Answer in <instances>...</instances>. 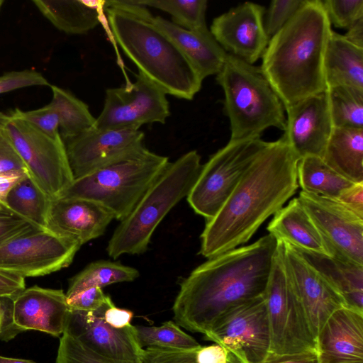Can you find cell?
I'll list each match as a JSON object with an SVG mask.
<instances>
[{
    "label": "cell",
    "mask_w": 363,
    "mask_h": 363,
    "mask_svg": "<svg viewBox=\"0 0 363 363\" xmlns=\"http://www.w3.org/2000/svg\"><path fill=\"white\" fill-rule=\"evenodd\" d=\"M277 247L269 234L198 266L180 284L172 307L175 323L204 335L230 309L263 296Z\"/></svg>",
    "instance_id": "6da1fadb"
},
{
    "label": "cell",
    "mask_w": 363,
    "mask_h": 363,
    "mask_svg": "<svg viewBox=\"0 0 363 363\" xmlns=\"http://www.w3.org/2000/svg\"><path fill=\"white\" fill-rule=\"evenodd\" d=\"M16 113L30 125L52 138L60 135V121L54 106L48 104L30 111L15 108Z\"/></svg>",
    "instance_id": "74e56055"
},
{
    "label": "cell",
    "mask_w": 363,
    "mask_h": 363,
    "mask_svg": "<svg viewBox=\"0 0 363 363\" xmlns=\"http://www.w3.org/2000/svg\"><path fill=\"white\" fill-rule=\"evenodd\" d=\"M217 83L224 92L230 140L259 138L267 128H286L284 107L259 67L227 54Z\"/></svg>",
    "instance_id": "8992f818"
},
{
    "label": "cell",
    "mask_w": 363,
    "mask_h": 363,
    "mask_svg": "<svg viewBox=\"0 0 363 363\" xmlns=\"http://www.w3.org/2000/svg\"><path fill=\"white\" fill-rule=\"evenodd\" d=\"M330 24L347 29L363 18V0L321 1Z\"/></svg>",
    "instance_id": "d590c367"
},
{
    "label": "cell",
    "mask_w": 363,
    "mask_h": 363,
    "mask_svg": "<svg viewBox=\"0 0 363 363\" xmlns=\"http://www.w3.org/2000/svg\"><path fill=\"white\" fill-rule=\"evenodd\" d=\"M135 328L138 342L143 349L157 347L197 350L201 347L193 337L172 320L164 322L160 326L135 325Z\"/></svg>",
    "instance_id": "836d02e7"
},
{
    "label": "cell",
    "mask_w": 363,
    "mask_h": 363,
    "mask_svg": "<svg viewBox=\"0 0 363 363\" xmlns=\"http://www.w3.org/2000/svg\"><path fill=\"white\" fill-rule=\"evenodd\" d=\"M35 86L50 84L41 73L33 69L11 71L0 75V94Z\"/></svg>",
    "instance_id": "f35d334b"
},
{
    "label": "cell",
    "mask_w": 363,
    "mask_h": 363,
    "mask_svg": "<svg viewBox=\"0 0 363 363\" xmlns=\"http://www.w3.org/2000/svg\"><path fill=\"white\" fill-rule=\"evenodd\" d=\"M332 31L320 0H306L273 37L260 67L284 108L327 90L324 57Z\"/></svg>",
    "instance_id": "3957f363"
},
{
    "label": "cell",
    "mask_w": 363,
    "mask_h": 363,
    "mask_svg": "<svg viewBox=\"0 0 363 363\" xmlns=\"http://www.w3.org/2000/svg\"><path fill=\"white\" fill-rule=\"evenodd\" d=\"M202 166L201 157L196 150L169 162L130 213L120 221L109 240L108 255L116 259L123 255L144 253L160 222L188 196Z\"/></svg>",
    "instance_id": "5b68a950"
},
{
    "label": "cell",
    "mask_w": 363,
    "mask_h": 363,
    "mask_svg": "<svg viewBox=\"0 0 363 363\" xmlns=\"http://www.w3.org/2000/svg\"><path fill=\"white\" fill-rule=\"evenodd\" d=\"M106 9L115 40L139 72L167 94L191 100L203 80L175 43L152 23V18Z\"/></svg>",
    "instance_id": "277c9868"
},
{
    "label": "cell",
    "mask_w": 363,
    "mask_h": 363,
    "mask_svg": "<svg viewBox=\"0 0 363 363\" xmlns=\"http://www.w3.org/2000/svg\"><path fill=\"white\" fill-rule=\"evenodd\" d=\"M294 247L340 294L346 307L363 313V266Z\"/></svg>",
    "instance_id": "cb8c5ba5"
},
{
    "label": "cell",
    "mask_w": 363,
    "mask_h": 363,
    "mask_svg": "<svg viewBox=\"0 0 363 363\" xmlns=\"http://www.w3.org/2000/svg\"><path fill=\"white\" fill-rule=\"evenodd\" d=\"M269 142L260 138L229 140L203 164L187 201L206 220L213 218Z\"/></svg>",
    "instance_id": "9c48e42d"
},
{
    "label": "cell",
    "mask_w": 363,
    "mask_h": 363,
    "mask_svg": "<svg viewBox=\"0 0 363 363\" xmlns=\"http://www.w3.org/2000/svg\"><path fill=\"white\" fill-rule=\"evenodd\" d=\"M247 363H262L270 350V333L263 296L238 305L220 317L204 334Z\"/></svg>",
    "instance_id": "5bb4252c"
},
{
    "label": "cell",
    "mask_w": 363,
    "mask_h": 363,
    "mask_svg": "<svg viewBox=\"0 0 363 363\" xmlns=\"http://www.w3.org/2000/svg\"><path fill=\"white\" fill-rule=\"evenodd\" d=\"M52 100L60 121V133L62 140L72 138L95 127L96 118L88 106L67 90L55 85L50 86Z\"/></svg>",
    "instance_id": "1f68e13d"
},
{
    "label": "cell",
    "mask_w": 363,
    "mask_h": 363,
    "mask_svg": "<svg viewBox=\"0 0 363 363\" xmlns=\"http://www.w3.org/2000/svg\"><path fill=\"white\" fill-rule=\"evenodd\" d=\"M2 322L0 340L9 341L27 330L54 337L64 333L70 308L62 289L33 286L12 298H0Z\"/></svg>",
    "instance_id": "7c38bea8"
},
{
    "label": "cell",
    "mask_w": 363,
    "mask_h": 363,
    "mask_svg": "<svg viewBox=\"0 0 363 363\" xmlns=\"http://www.w3.org/2000/svg\"><path fill=\"white\" fill-rule=\"evenodd\" d=\"M144 136L140 130L94 127L62 140L74 179L140 151L145 147Z\"/></svg>",
    "instance_id": "2e32d148"
},
{
    "label": "cell",
    "mask_w": 363,
    "mask_h": 363,
    "mask_svg": "<svg viewBox=\"0 0 363 363\" xmlns=\"http://www.w3.org/2000/svg\"><path fill=\"white\" fill-rule=\"evenodd\" d=\"M0 125L33 181L52 199L60 197L74 177L61 136L52 138L21 118L15 109L0 112Z\"/></svg>",
    "instance_id": "ba28073f"
},
{
    "label": "cell",
    "mask_w": 363,
    "mask_h": 363,
    "mask_svg": "<svg viewBox=\"0 0 363 363\" xmlns=\"http://www.w3.org/2000/svg\"><path fill=\"white\" fill-rule=\"evenodd\" d=\"M327 94L334 128H363V91L334 86Z\"/></svg>",
    "instance_id": "d6a6232c"
},
{
    "label": "cell",
    "mask_w": 363,
    "mask_h": 363,
    "mask_svg": "<svg viewBox=\"0 0 363 363\" xmlns=\"http://www.w3.org/2000/svg\"><path fill=\"white\" fill-rule=\"evenodd\" d=\"M167 94L141 73L134 83L106 90L95 127L102 130H139L144 124L165 123L170 115Z\"/></svg>",
    "instance_id": "4fadbf2b"
},
{
    "label": "cell",
    "mask_w": 363,
    "mask_h": 363,
    "mask_svg": "<svg viewBox=\"0 0 363 363\" xmlns=\"http://www.w3.org/2000/svg\"><path fill=\"white\" fill-rule=\"evenodd\" d=\"M33 3L57 29L67 34H84L99 23V13L89 1L34 0Z\"/></svg>",
    "instance_id": "83f0119b"
},
{
    "label": "cell",
    "mask_w": 363,
    "mask_h": 363,
    "mask_svg": "<svg viewBox=\"0 0 363 363\" xmlns=\"http://www.w3.org/2000/svg\"><path fill=\"white\" fill-rule=\"evenodd\" d=\"M114 219L101 205L84 199H52L46 229L79 245L102 235Z\"/></svg>",
    "instance_id": "44dd1931"
},
{
    "label": "cell",
    "mask_w": 363,
    "mask_h": 363,
    "mask_svg": "<svg viewBox=\"0 0 363 363\" xmlns=\"http://www.w3.org/2000/svg\"><path fill=\"white\" fill-rule=\"evenodd\" d=\"M343 36L354 45L363 48V18L347 28Z\"/></svg>",
    "instance_id": "816d5d0a"
},
{
    "label": "cell",
    "mask_w": 363,
    "mask_h": 363,
    "mask_svg": "<svg viewBox=\"0 0 363 363\" xmlns=\"http://www.w3.org/2000/svg\"><path fill=\"white\" fill-rule=\"evenodd\" d=\"M228 351L218 344L201 347L196 351L197 363H225Z\"/></svg>",
    "instance_id": "f907efd6"
},
{
    "label": "cell",
    "mask_w": 363,
    "mask_h": 363,
    "mask_svg": "<svg viewBox=\"0 0 363 363\" xmlns=\"http://www.w3.org/2000/svg\"><path fill=\"white\" fill-rule=\"evenodd\" d=\"M2 315H3L2 308H1V305L0 303V329H1V322H2Z\"/></svg>",
    "instance_id": "11a10c76"
},
{
    "label": "cell",
    "mask_w": 363,
    "mask_h": 363,
    "mask_svg": "<svg viewBox=\"0 0 363 363\" xmlns=\"http://www.w3.org/2000/svg\"><path fill=\"white\" fill-rule=\"evenodd\" d=\"M197 350L147 347L143 349L142 363H197Z\"/></svg>",
    "instance_id": "b9f144b4"
},
{
    "label": "cell",
    "mask_w": 363,
    "mask_h": 363,
    "mask_svg": "<svg viewBox=\"0 0 363 363\" xmlns=\"http://www.w3.org/2000/svg\"><path fill=\"white\" fill-rule=\"evenodd\" d=\"M25 286V279L0 271V298H12Z\"/></svg>",
    "instance_id": "c3c4849f"
},
{
    "label": "cell",
    "mask_w": 363,
    "mask_h": 363,
    "mask_svg": "<svg viewBox=\"0 0 363 363\" xmlns=\"http://www.w3.org/2000/svg\"><path fill=\"white\" fill-rule=\"evenodd\" d=\"M262 363H318L315 351H304L289 354L269 352Z\"/></svg>",
    "instance_id": "bcb514c9"
},
{
    "label": "cell",
    "mask_w": 363,
    "mask_h": 363,
    "mask_svg": "<svg viewBox=\"0 0 363 363\" xmlns=\"http://www.w3.org/2000/svg\"><path fill=\"white\" fill-rule=\"evenodd\" d=\"M335 200L363 217V182L354 183L345 189Z\"/></svg>",
    "instance_id": "f6af8a7d"
},
{
    "label": "cell",
    "mask_w": 363,
    "mask_h": 363,
    "mask_svg": "<svg viewBox=\"0 0 363 363\" xmlns=\"http://www.w3.org/2000/svg\"><path fill=\"white\" fill-rule=\"evenodd\" d=\"M133 316V313L131 311L119 308L113 304L104 311L101 317L111 326L123 328L131 325Z\"/></svg>",
    "instance_id": "681fc988"
},
{
    "label": "cell",
    "mask_w": 363,
    "mask_h": 363,
    "mask_svg": "<svg viewBox=\"0 0 363 363\" xmlns=\"http://www.w3.org/2000/svg\"><path fill=\"white\" fill-rule=\"evenodd\" d=\"M0 363H37V362L32 361V360H29V359L9 357H4V356L0 355Z\"/></svg>",
    "instance_id": "f5cc1de1"
},
{
    "label": "cell",
    "mask_w": 363,
    "mask_h": 363,
    "mask_svg": "<svg viewBox=\"0 0 363 363\" xmlns=\"http://www.w3.org/2000/svg\"><path fill=\"white\" fill-rule=\"evenodd\" d=\"M64 333L105 363H142L135 325L116 328L93 312L70 309Z\"/></svg>",
    "instance_id": "e0dca14e"
},
{
    "label": "cell",
    "mask_w": 363,
    "mask_h": 363,
    "mask_svg": "<svg viewBox=\"0 0 363 363\" xmlns=\"http://www.w3.org/2000/svg\"><path fill=\"white\" fill-rule=\"evenodd\" d=\"M327 89L347 86L363 91V48L332 30L324 57Z\"/></svg>",
    "instance_id": "484cf974"
},
{
    "label": "cell",
    "mask_w": 363,
    "mask_h": 363,
    "mask_svg": "<svg viewBox=\"0 0 363 363\" xmlns=\"http://www.w3.org/2000/svg\"><path fill=\"white\" fill-rule=\"evenodd\" d=\"M139 275L135 268L118 262L95 261L70 279L66 297L93 287L101 289L112 284L133 281Z\"/></svg>",
    "instance_id": "4dcf8cb0"
},
{
    "label": "cell",
    "mask_w": 363,
    "mask_h": 363,
    "mask_svg": "<svg viewBox=\"0 0 363 363\" xmlns=\"http://www.w3.org/2000/svg\"><path fill=\"white\" fill-rule=\"evenodd\" d=\"M318 363H363V313L342 307L315 338Z\"/></svg>",
    "instance_id": "7402d4cb"
},
{
    "label": "cell",
    "mask_w": 363,
    "mask_h": 363,
    "mask_svg": "<svg viewBox=\"0 0 363 363\" xmlns=\"http://www.w3.org/2000/svg\"><path fill=\"white\" fill-rule=\"evenodd\" d=\"M297 180L302 191L331 199H336L343 190L354 184L333 170L321 157L315 156L299 160Z\"/></svg>",
    "instance_id": "f1b7e54d"
},
{
    "label": "cell",
    "mask_w": 363,
    "mask_h": 363,
    "mask_svg": "<svg viewBox=\"0 0 363 363\" xmlns=\"http://www.w3.org/2000/svg\"><path fill=\"white\" fill-rule=\"evenodd\" d=\"M286 128L282 135L301 159L321 157L333 133L327 90L284 108Z\"/></svg>",
    "instance_id": "ffe728a7"
},
{
    "label": "cell",
    "mask_w": 363,
    "mask_h": 363,
    "mask_svg": "<svg viewBox=\"0 0 363 363\" xmlns=\"http://www.w3.org/2000/svg\"><path fill=\"white\" fill-rule=\"evenodd\" d=\"M52 199L27 174L11 190L7 197L10 211L33 226L46 229Z\"/></svg>",
    "instance_id": "f546056e"
},
{
    "label": "cell",
    "mask_w": 363,
    "mask_h": 363,
    "mask_svg": "<svg viewBox=\"0 0 363 363\" xmlns=\"http://www.w3.org/2000/svg\"><path fill=\"white\" fill-rule=\"evenodd\" d=\"M225 363H247L240 357L234 353L228 351V358Z\"/></svg>",
    "instance_id": "db71d44e"
},
{
    "label": "cell",
    "mask_w": 363,
    "mask_h": 363,
    "mask_svg": "<svg viewBox=\"0 0 363 363\" xmlns=\"http://www.w3.org/2000/svg\"><path fill=\"white\" fill-rule=\"evenodd\" d=\"M306 0H273L264 21L265 32L270 39L279 32L305 4Z\"/></svg>",
    "instance_id": "8d00e7d4"
},
{
    "label": "cell",
    "mask_w": 363,
    "mask_h": 363,
    "mask_svg": "<svg viewBox=\"0 0 363 363\" xmlns=\"http://www.w3.org/2000/svg\"><path fill=\"white\" fill-rule=\"evenodd\" d=\"M299 160L283 136L269 142L221 208L206 220L200 254L209 259L247 242L296 193Z\"/></svg>",
    "instance_id": "7a4b0ae2"
},
{
    "label": "cell",
    "mask_w": 363,
    "mask_h": 363,
    "mask_svg": "<svg viewBox=\"0 0 363 363\" xmlns=\"http://www.w3.org/2000/svg\"><path fill=\"white\" fill-rule=\"evenodd\" d=\"M285 270L316 336L328 318L346 307L342 298L289 242L277 239Z\"/></svg>",
    "instance_id": "ac0fdd59"
},
{
    "label": "cell",
    "mask_w": 363,
    "mask_h": 363,
    "mask_svg": "<svg viewBox=\"0 0 363 363\" xmlns=\"http://www.w3.org/2000/svg\"><path fill=\"white\" fill-rule=\"evenodd\" d=\"M27 174L26 171L0 172V208L9 210L7 197L11 190Z\"/></svg>",
    "instance_id": "7dc6e473"
},
{
    "label": "cell",
    "mask_w": 363,
    "mask_h": 363,
    "mask_svg": "<svg viewBox=\"0 0 363 363\" xmlns=\"http://www.w3.org/2000/svg\"><path fill=\"white\" fill-rule=\"evenodd\" d=\"M71 310L96 312L112 303L111 297L106 295L102 289L93 287L67 298Z\"/></svg>",
    "instance_id": "60d3db41"
},
{
    "label": "cell",
    "mask_w": 363,
    "mask_h": 363,
    "mask_svg": "<svg viewBox=\"0 0 363 363\" xmlns=\"http://www.w3.org/2000/svg\"><path fill=\"white\" fill-rule=\"evenodd\" d=\"M322 160L353 183L363 182V128H334Z\"/></svg>",
    "instance_id": "4316f807"
},
{
    "label": "cell",
    "mask_w": 363,
    "mask_h": 363,
    "mask_svg": "<svg viewBox=\"0 0 363 363\" xmlns=\"http://www.w3.org/2000/svg\"><path fill=\"white\" fill-rule=\"evenodd\" d=\"M31 225L10 211L0 208V244L27 230Z\"/></svg>",
    "instance_id": "ee69618b"
},
{
    "label": "cell",
    "mask_w": 363,
    "mask_h": 363,
    "mask_svg": "<svg viewBox=\"0 0 363 363\" xmlns=\"http://www.w3.org/2000/svg\"><path fill=\"white\" fill-rule=\"evenodd\" d=\"M152 22L175 43L202 80L220 71L228 53L208 28L189 30L160 16Z\"/></svg>",
    "instance_id": "603a6c76"
},
{
    "label": "cell",
    "mask_w": 363,
    "mask_h": 363,
    "mask_svg": "<svg viewBox=\"0 0 363 363\" xmlns=\"http://www.w3.org/2000/svg\"><path fill=\"white\" fill-rule=\"evenodd\" d=\"M169 162L168 157L145 147L74 179L60 197L94 201L109 211L114 219L121 221L130 213Z\"/></svg>",
    "instance_id": "52a82bcc"
},
{
    "label": "cell",
    "mask_w": 363,
    "mask_h": 363,
    "mask_svg": "<svg viewBox=\"0 0 363 363\" xmlns=\"http://www.w3.org/2000/svg\"><path fill=\"white\" fill-rule=\"evenodd\" d=\"M267 230L277 239L298 249L328 255L318 230L298 197L274 215Z\"/></svg>",
    "instance_id": "d4e9b609"
},
{
    "label": "cell",
    "mask_w": 363,
    "mask_h": 363,
    "mask_svg": "<svg viewBox=\"0 0 363 363\" xmlns=\"http://www.w3.org/2000/svg\"><path fill=\"white\" fill-rule=\"evenodd\" d=\"M298 199L318 230L328 255L363 266V217L335 199L303 191Z\"/></svg>",
    "instance_id": "9a60e30c"
},
{
    "label": "cell",
    "mask_w": 363,
    "mask_h": 363,
    "mask_svg": "<svg viewBox=\"0 0 363 363\" xmlns=\"http://www.w3.org/2000/svg\"><path fill=\"white\" fill-rule=\"evenodd\" d=\"M56 363H105L86 350L76 339L64 333L60 340Z\"/></svg>",
    "instance_id": "ab89813d"
},
{
    "label": "cell",
    "mask_w": 363,
    "mask_h": 363,
    "mask_svg": "<svg viewBox=\"0 0 363 363\" xmlns=\"http://www.w3.org/2000/svg\"><path fill=\"white\" fill-rule=\"evenodd\" d=\"M264 14V6L245 2L215 18L210 31L227 53L253 65L262 56L269 41Z\"/></svg>",
    "instance_id": "d6986e66"
},
{
    "label": "cell",
    "mask_w": 363,
    "mask_h": 363,
    "mask_svg": "<svg viewBox=\"0 0 363 363\" xmlns=\"http://www.w3.org/2000/svg\"><path fill=\"white\" fill-rule=\"evenodd\" d=\"M13 171L27 172V169L6 133L0 125V172Z\"/></svg>",
    "instance_id": "7bdbcfd3"
},
{
    "label": "cell",
    "mask_w": 363,
    "mask_h": 363,
    "mask_svg": "<svg viewBox=\"0 0 363 363\" xmlns=\"http://www.w3.org/2000/svg\"><path fill=\"white\" fill-rule=\"evenodd\" d=\"M150 6L168 13L172 22L189 30L207 28L206 23V0H139Z\"/></svg>",
    "instance_id": "e575fe53"
},
{
    "label": "cell",
    "mask_w": 363,
    "mask_h": 363,
    "mask_svg": "<svg viewBox=\"0 0 363 363\" xmlns=\"http://www.w3.org/2000/svg\"><path fill=\"white\" fill-rule=\"evenodd\" d=\"M3 4H4V1L3 0H0V10L1 9V6H2Z\"/></svg>",
    "instance_id": "9f6ffc18"
},
{
    "label": "cell",
    "mask_w": 363,
    "mask_h": 363,
    "mask_svg": "<svg viewBox=\"0 0 363 363\" xmlns=\"http://www.w3.org/2000/svg\"><path fill=\"white\" fill-rule=\"evenodd\" d=\"M263 297L270 333L269 351H315V337L289 282L278 242Z\"/></svg>",
    "instance_id": "30bf717a"
},
{
    "label": "cell",
    "mask_w": 363,
    "mask_h": 363,
    "mask_svg": "<svg viewBox=\"0 0 363 363\" xmlns=\"http://www.w3.org/2000/svg\"><path fill=\"white\" fill-rule=\"evenodd\" d=\"M81 245L31 225L0 244V271L25 279L67 267Z\"/></svg>",
    "instance_id": "8fae6325"
}]
</instances>
